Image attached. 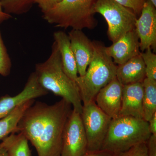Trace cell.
Masks as SVG:
<instances>
[{"mask_svg":"<svg viewBox=\"0 0 156 156\" xmlns=\"http://www.w3.org/2000/svg\"><path fill=\"white\" fill-rule=\"evenodd\" d=\"M143 83L123 86L122 107L119 116H129L144 119Z\"/></svg>","mask_w":156,"mask_h":156,"instance_id":"5bb4252c","label":"cell"},{"mask_svg":"<svg viewBox=\"0 0 156 156\" xmlns=\"http://www.w3.org/2000/svg\"><path fill=\"white\" fill-rule=\"evenodd\" d=\"M3 11L11 15H21L27 13L32 8L34 0H0Z\"/></svg>","mask_w":156,"mask_h":156,"instance_id":"ffe728a7","label":"cell"},{"mask_svg":"<svg viewBox=\"0 0 156 156\" xmlns=\"http://www.w3.org/2000/svg\"><path fill=\"white\" fill-rule=\"evenodd\" d=\"M139 39L141 52L149 48L154 51L156 48V7L150 0H147L134 27Z\"/></svg>","mask_w":156,"mask_h":156,"instance_id":"9c48e42d","label":"cell"},{"mask_svg":"<svg viewBox=\"0 0 156 156\" xmlns=\"http://www.w3.org/2000/svg\"><path fill=\"white\" fill-rule=\"evenodd\" d=\"M34 102L35 99L27 101L17 106L8 115L0 119V140L12 133H15L18 123L23 115Z\"/></svg>","mask_w":156,"mask_h":156,"instance_id":"e0dca14e","label":"cell"},{"mask_svg":"<svg viewBox=\"0 0 156 156\" xmlns=\"http://www.w3.org/2000/svg\"><path fill=\"white\" fill-rule=\"evenodd\" d=\"M123 87L115 77L101 89L95 96L94 101L97 106L112 119L119 116Z\"/></svg>","mask_w":156,"mask_h":156,"instance_id":"8fae6325","label":"cell"},{"mask_svg":"<svg viewBox=\"0 0 156 156\" xmlns=\"http://www.w3.org/2000/svg\"><path fill=\"white\" fill-rule=\"evenodd\" d=\"M63 0H34V4H37L43 14L48 12L56 7Z\"/></svg>","mask_w":156,"mask_h":156,"instance_id":"d4e9b609","label":"cell"},{"mask_svg":"<svg viewBox=\"0 0 156 156\" xmlns=\"http://www.w3.org/2000/svg\"><path fill=\"white\" fill-rule=\"evenodd\" d=\"M143 118L148 122L156 112V80L146 78L143 82Z\"/></svg>","mask_w":156,"mask_h":156,"instance_id":"d6986e66","label":"cell"},{"mask_svg":"<svg viewBox=\"0 0 156 156\" xmlns=\"http://www.w3.org/2000/svg\"><path fill=\"white\" fill-rule=\"evenodd\" d=\"M53 37L60 53L63 70L67 75L76 82L79 76L77 68L68 35L63 31L59 30L55 32Z\"/></svg>","mask_w":156,"mask_h":156,"instance_id":"2e32d148","label":"cell"},{"mask_svg":"<svg viewBox=\"0 0 156 156\" xmlns=\"http://www.w3.org/2000/svg\"><path fill=\"white\" fill-rule=\"evenodd\" d=\"M145 66L146 78L156 80V55L151 48L141 52Z\"/></svg>","mask_w":156,"mask_h":156,"instance_id":"44dd1931","label":"cell"},{"mask_svg":"<svg viewBox=\"0 0 156 156\" xmlns=\"http://www.w3.org/2000/svg\"><path fill=\"white\" fill-rule=\"evenodd\" d=\"M116 2L126 8L131 9L137 17L141 13L143 7L147 0H115Z\"/></svg>","mask_w":156,"mask_h":156,"instance_id":"cb8c5ba5","label":"cell"},{"mask_svg":"<svg viewBox=\"0 0 156 156\" xmlns=\"http://www.w3.org/2000/svg\"><path fill=\"white\" fill-rule=\"evenodd\" d=\"M12 63L0 30V75L6 77L11 73Z\"/></svg>","mask_w":156,"mask_h":156,"instance_id":"7402d4cb","label":"cell"},{"mask_svg":"<svg viewBox=\"0 0 156 156\" xmlns=\"http://www.w3.org/2000/svg\"><path fill=\"white\" fill-rule=\"evenodd\" d=\"M72 106L63 98L52 105L34 103L23 115L15 133L25 136L38 156H60L62 134Z\"/></svg>","mask_w":156,"mask_h":156,"instance_id":"6da1fadb","label":"cell"},{"mask_svg":"<svg viewBox=\"0 0 156 156\" xmlns=\"http://www.w3.org/2000/svg\"><path fill=\"white\" fill-rule=\"evenodd\" d=\"M48 93V91L39 83L34 72L31 73L21 92L15 96L6 95L0 98V119L26 101L44 96Z\"/></svg>","mask_w":156,"mask_h":156,"instance_id":"30bf717a","label":"cell"},{"mask_svg":"<svg viewBox=\"0 0 156 156\" xmlns=\"http://www.w3.org/2000/svg\"><path fill=\"white\" fill-rule=\"evenodd\" d=\"M68 35L76 63L78 75L82 76L86 73L93 56V42L80 30L72 29Z\"/></svg>","mask_w":156,"mask_h":156,"instance_id":"4fadbf2b","label":"cell"},{"mask_svg":"<svg viewBox=\"0 0 156 156\" xmlns=\"http://www.w3.org/2000/svg\"><path fill=\"white\" fill-rule=\"evenodd\" d=\"M83 156H114V154L107 151L100 150L94 152H87Z\"/></svg>","mask_w":156,"mask_h":156,"instance_id":"4316f807","label":"cell"},{"mask_svg":"<svg viewBox=\"0 0 156 156\" xmlns=\"http://www.w3.org/2000/svg\"><path fill=\"white\" fill-rule=\"evenodd\" d=\"M96 0H63L43 14V18L57 27L82 30L97 26L93 7Z\"/></svg>","mask_w":156,"mask_h":156,"instance_id":"5b68a950","label":"cell"},{"mask_svg":"<svg viewBox=\"0 0 156 156\" xmlns=\"http://www.w3.org/2000/svg\"><path fill=\"white\" fill-rule=\"evenodd\" d=\"M114 156H148L147 143L140 144L127 150L113 154Z\"/></svg>","mask_w":156,"mask_h":156,"instance_id":"603a6c76","label":"cell"},{"mask_svg":"<svg viewBox=\"0 0 156 156\" xmlns=\"http://www.w3.org/2000/svg\"><path fill=\"white\" fill-rule=\"evenodd\" d=\"M151 135L144 119L124 116L112 119L101 150L113 154L147 143Z\"/></svg>","mask_w":156,"mask_h":156,"instance_id":"277c9868","label":"cell"},{"mask_svg":"<svg viewBox=\"0 0 156 156\" xmlns=\"http://www.w3.org/2000/svg\"><path fill=\"white\" fill-rule=\"evenodd\" d=\"M2 143L9 156H31L28 140L21 133H12Z\"/></svg>","mask_w":156,"mask_h":156,"instance_id":"ac0fdd59","label":"cell"},{"mask_svg":"<svg viewBox=\"0 0 156 156\" xmlns=\"http://www.w3.org/2000/svg\"><path fill=\"white\" fill-rule=\"evenodd\" d=\"M88 152V143L80 114L73 109L66 123L60 156H83Z\"/></svg>","mask_w":156,"mask_h":156,"instance_id":"ba28073f","label":"cell"},{"mask_svg":"<svg viewBox=\"0 0 156 156\" xmlns=\"http://www.w3.org/2000/svg\"><path fill=\"white\" fill-rule=\"evenodd\" d=\"M81 118L87 135L88 152L101 150L112 119L95 103L83 105Z\"/></svg>","mask_w":156,"mask_h":156,"instance_id":"52a82bcc","label":"cell"},{"mask_svg":"<svg viewBox=\"0 0 156 156\" xmlns=\"http://www.w3.org/2000/svg\"><path fill=\"white\" fill-rule=\"evenodd\" d=\"M116 77L123 86L143 83L146 76L145 64L141 55L117 66Z\"/></svg>","mask_w":156,"mask_h":156,"instance_id":"9a60e30c","label":"cell"},{"mask_svg":"<svg viewBox=\"0 0 156 156\" xmlns=\"http://www.w3.org/2000/svg\"><path fill=\"white\" fill-rule=\"evenodd\" d=\"M94 14H101L108 26V36L112 43L134 29L137 17L131 9L115 0H96L93 7Z\"/></svg>","mask_w":156,"mask_h":156,"instance_id":"8992f818","label":"cell"},{"mask_svg":"<svg viewBox=\"0 0 156 156\" xmlns=\"http://www.w3.org/2000/svg\"><path fill=\"white\" fill-rule=\"evenodd\" d=\"M34 72L42 88L62 97L72 105L73 109L82 113L83 104L77 86L65 72L55 42L49 58L44 62L36 64Z\"/></svg>","mask_w":156,"mask_h":156,"instance_id":"7a4b0ae2","label":"cell"},{"mask_svg":"<svg viewBox=\"0 0 156 156\" xmlns=\"http://www.w3.org/2000/svg\"><path fill=\"white\" fill-rule=\"evenodd\" d=\"M150 1L153 3L154 6L156 7V0H150Z\"/></svg>","mask_w":156,"mask_h":156,"instance_id":"4dcf8cb0","label":"cell"},{"mask_svg":"<svg viewBox=\"0 0 156 156\" xmlns=\"http://www.w3.org/2000/svg\"><path fill=\"white\" fill-rule=\"evenodd\" d=\"M11 17H12L11 15L7 14L3 11L2 5L0 3V24L4 21L10 19Z\"/></svg>","mask_w":156,"mask_h":156,"instance_id":"f1b7e54d","label":"cell"},{"mask_svg":"<svg viewBox=\"0 0 156 156\" xmlns=\"http://www.w3.org/2000/svg\"><path fill=\"white\" fill-rule=\"evenodd\" d=\"M149 128L151 134L156 135V112L155 113L148 121Z\"/></svg>","mask_w":156,"mask_h":156,"instance_id":"83f0119b","label":"cell"},{"mask_svg":"<svg viewBox=\"0 0 156 156\" xmlns=\"http://www.w3.org/2000/svg\"><path fill=\"white\" fill-rule=\"evenodd\" d=\"M105 51L118 65L140 55L139 39L135 29L125 34L109 47H105Z\"/></svg>","mask_w":156,"mask_h":156,"instance_id":"7c38bea8","label":"cell"},{"mask_svg":"<svg viewBox=\"0 0 156 156\" xmlns=\"http://www.w3.org/2000/svg\"><path fill=\"white\" fill-rule=\"evenodd\" d=\"M0 156H9L7 150L2 142L0 143Z\"/></svg>","mask_w":156,"mask_h":156,"instance_id":"f546056e","label":"cell"},{"mask_svg":"<svg viewBox=\"0 0 156 156\" xmlns=\"http://www.w3.org/2000/svg\"><path fill=\"white\" fill-rule=\"evenodd\" d=\"M147 144L148 156H156V135L151 134Z\"/></svg>","mask_w":156,"mask_h":156,"instance_id":"484cf974","label":"cell"},{"mask_svg":"<svg viewBox=\"0 0 156 156\" xmlns=\"http://www.w3.org/2000/svg\"><path fill=\"white\" fill-rule=\"evenodd\" d=\"M94 53L86 73L76 83L83 105L93 101L99 91L116 77L117 66L105 51L102 42L93 41Z\"/></svg>","mask_w":156,"mask_h":156,"instance_id":"3957f363","label":"cell"}]
</instances>
